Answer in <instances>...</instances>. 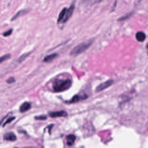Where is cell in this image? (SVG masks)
<instances>
[{"label": "cell", "instance_id": "obj_4", "mask_svg": "<svg viewBox=\"0 0 148 148\" xmlns=\"http://www.w3.org/2000/svg\"><path fill=\"white\" fill-rule=\"evenodd\" d=\"M113 83V80H108L105 81V82L100 84L99 85H98L97 86V87L96 88L95 91L96 92H99L105 89H106V88L110 87L112 84Z\"/></svg>", "mask_w": 148, "mask_h": 148}, {"label": "cell", "instance_id": "obj_8", "mask_svg": "<svg viewBox=\"0 0 148 148\" xmlns=\"http://www.w3.org/2000/svg\"><path fill=\"white\" fill-rule=\"evenodd\" d=\"M31 108V104L28 102H25L21 104L20 107V112L21 113L25 112Z\"/></svg>", "mask_w": 148, "mask_h": 148}, {"label": "cell", "instance_id": "obj_1", "mask_svg": "<svg viewBox=\"0 0 148 148\" xmlns=\"http://www.w3.org/2000/svg\"><path fill=\"white\" fill-rule=\"evenodd\" d=\"M72 85L69 79H56L53 84V90L56 92H62L69 89Z\"/></svg>", "mask_w": 148, "mask_h": 148}, {"label": "cell", "instance_id": "obj_3", "mask_svg": "<svg viewBox=\"0 0 148 148\" xmlns=\"http://www.w3.org/2000/svg\"><path fill=\"white\" fill-rule=\"evenodd\" d=\"M75 2H73L71 5H70L69 8L68 9H67L66 13H65V16L64 17V18L62 22V23H66L71 17V16L72 15L74 9H75Z\"/></svg>", "mask_w": 148, "mask_h": 148}, {"label": "cell", "instance_id": "obj_6", "mask_svg": "<svg viewBox=\"0 0 148 148\" xmlns=\"http://www.w3.org/2000/svg\"><path fill=\"white\" fill-rule=\"evenodd\" d=\"M49 116L51 117H66L67 113L64 110L53 112L49 113Z\"/></svg>", "mask_w": 148, "mask_h": 148}, {"label": "cell", "instance_id": "obj_12", "mask_svg": "<svg viewBox=\"0 0 148 148\" xmlns=\"http://www.w3.org/2000/svg\"><path fill=\"white\" fill-rule=\"evenodd\" d=\"M67 8H64L62 9V10L61 11L60 13L58 15V20H57V23H61L64 18V17L65 16V13L66 12Z\"/></svg>", "mask_w": 148, "mask_h": 148}, {"label": "cell", "instance_id": "obj_20", "mask_svg": "<svg viewBox=\"0 0 148 148\" xmlns=\"http://www.w3.org/2000/svg\"><path fill=\"white\" fill-rule=\"evenodd\" d=\"M35 119L37 120H45L46 119H47V117L46 116H40L35 117Z\"/></svg>", "mask_w": 148, "mask_h": 148}, {"label": "cell", "instance_id": "obj_21", "mask_svg": "<svg viewBox=\"0 0 148 148\" xmlns=\"http://www.w3.org/2000/svg\"><path fill=\"white\" fill-rule=\"evenodd\" d=\"M4 119V118L3 119H2L1 121H0V126H1V124H2V121H3V120Z\"/></svg>", "mask_w": 148, "mask_h": 148}, {"label": "cell", "instance_id": "obj_10", "mask_svg": "<svg viewBox=\"0 0 148 148\" xmlns=\"http://www.w3.org/2000/svg\"><path fill=\"white\" fill-rule=\"evenodd\" d=\"M76 139V136L73 134L68 135L66 136V143L68 146H71L73 145Z\"/></svg>", "mask_w": 148, "mask_h": 148}, {"label": "cell", "instance_id": "obj_11", "mask_svg": "<svg viewBox=\"0 0 148 148\" xmlns=\"http://www.w3.org/2000/svg\"><path fill=\"white\" fill-rule=\"evenodd\" d=\"M57 56H58V54H57V53H56L49 54V55L45 57V58H43V61L46 62H51L53 60H54Z\"/></svg>", "mask_w": 148, "mask_h": 148}, {"label": "cell", "instance_id": "obj_15", "mask_svg": "<svg viewBox=\"0 0 148 148\" xmlns=\"http://www.w3.org/2000/svg\"><path fill=\"white\" fill-rule=\"evenodd\" d=\"M132 14H133V12L128 13H127V14H125V15L122 16L121 17L119 18L118 19V21H124V20H125L128 18H130V17L132 16Z\"/></svg>", "mask_w": 148, "mask_h": 148}, {"label": "cell", "instance_id": "obj_22", "mask_svg": "<svg viewBox=\"0 0 148 148\" xmlns=\"http://www.w3.org/2000/svg\"><path fill=\"white\" fill-rule=\"evenodd\" d=\"M89 1V0H82V1H83V2H87V1Z\"/></svg>", "mask_w": 148, "mask_h": 148}, {"label": "cell", "instance_id": "obj_2", "mask_svg": "<svg viewBox=\"0 0 148 148\" xmlns=\"http://www.w3.org/2000/svg\"><path fill=\"white\" fill-rule=\"evenodd\" d=\"M92 43V39H90L89 40L80 43L72 49L70 52V55L72 56H76L81 54L82 53L87 50L91 46Z\"/></svg>", "mask_w": 148, "mask_h": 148}, {"label": "cell", "instance_id": "obj_23", "mask_svg": "<svg viewBox=\"0 0 148 148\" xmlns=\"http://www.w3.org/2000/svg\"><path fill=\"white\" fill-rule=\"evenodd\" d=\"M101 1H102V0H98V2H101Z\"/></svg>", "mask_w": 148, "mask_h": 148}, {"label": "cell", "instance_id": "obj_14", "mask_svg": "<svg viewBox=\"0 0 148 148\" xmlns=\"http://www.w3.org/2000/svg\"><path fill=\"white\" fill-rule=\"evenodd\" d=\"M31 54V53H24L23 55H21L18 59V61L19 62H21L22 61H23L24 60H25L26 59V58H27V57Z\"/></svg>", "mask_w": 148, "mask_h": 148}, {"label": "cell", "instance_id": "obj_9", "mask_svg": "<svg viewBox=\"0 0 148 148\" xmlns=\"http://www.w3.org/2000/svg\"><path fill=\"white\" fill-rule=\"evenodd\" d=\"M146 35L142 31H139L135 35V38L136 40L139 42H143L146 39Z\"/></svg>", "mask_w": 148, "mask_h": 148}, {"label": "cell", "instance_id": "obj_19", "mask_svg": "<svg viewBox=\"0 0 148 148\" xmlns=\"http://www.w3.org/2000/svg\"><path fill=\"white\" fill-rule=\"evenodd\" d=\"M15 82V79L13 77H10L9 78H8L7 80H6V82L8 83H12L13 82Z\"/></svg>", "mask_w": 148, "mask_h": 148}, {"label": "cell", "instance_id": "obj_18", "mask_svg": "<svg viewBox=\"0 0 148 148\" xmlns=\"http://www.w3.org/2000/svg\"><path fill=\"white\" fill-rule=\"evenodd\" d=\"M14 119H15V117H9V119H8L5 121V122L3 123V126H5L6 124H8V123H10V122H11V121H12Z\"/></svg>", "mask_w": 148, "mask_h": 148}, {"label": "cell", "instance_id": "obj_17", "mask_svg": "<svg viewBox=\"0 0 148 148\" xmlns=\"http://www.w3.org/2000/svg\"><path fill=\"white\" fill-rule=\"evenodd\" d=\"M12 32H13V29H9V30H8V31H5L4 33H3L2 35H3V36H9L12 34Z\"/></svg>", "mask_w": 148, "mask_h": 148}, {"label": "cell", "instance_id": "obj_7", "mask_svg": "<svg viewBox=\"0 0 148 148\" xmlns=\"http://www.w3.org/2000/svg\"><path fill=\"white\" fill-rule=\"evenodd\" d=\"M3 139L5 140L13 142L16 140L17 137H16V135L14 134V133H13L12 132H9L5 134V135H3Z\"/></svg>", "mask_w": 148, "mask_h": 148}, {"label": "cell", "instance_id": "obj_16", "mask_svg": "<svg viewBox=\"0 0 148 148\" xmlns=\"http://www.w3.org/2000/svg\"><path fill=\"white\" fill-rule=\"evenodd\" d=\"M10 56H11V55L10 54H5L4 56L0 57V64L3 62V61L9 59L10 58Z\"/></svg>", "mask_w": 148, "mask_h": 148}, {"label": "cell", "instance_id": "obj_5", "mask_svg": "<svg viewBox=\"0 0 148 148\" xmlns=\"http://www.w3.org/2000/svg\"><path fill=\"white\" fill-rule=\"evenodd\" d=\"M87 98V95L86 94H82V95L76 94L75 96H73L71 100H69V101H68L66 102H68L69 103H75V102H79V101H80L81 100L84 99H86Z\"/></svg>", "mask_w": 148, "mask_h": 148}, {"label": "cell", "instance_id": "obj_13", "mask_svg": "<svg viewBox=\"0 0 148 148\" xmlns=\"http://www.w3.org/2000/svg\"><path fill=\"white\" fill-rule=\"evenodd\" d=\"M27 12H28V10H25V9L19 10L16 14H14V15L13 16V17L12 18V19H11V21H13V20H16V18H17L18 17L24 15V14H26Z\"/></svg>", "mask_w": 148, "mask_h": 148}]
</instances>
